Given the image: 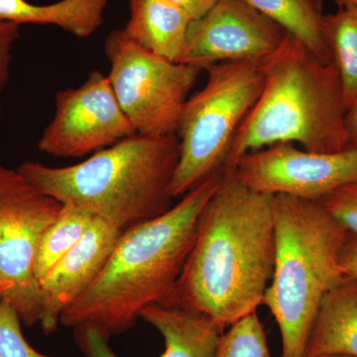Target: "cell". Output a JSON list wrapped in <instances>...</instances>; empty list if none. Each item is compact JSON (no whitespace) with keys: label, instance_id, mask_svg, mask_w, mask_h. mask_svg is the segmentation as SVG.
<instances>
[{"label":"cell","instance_id":"3957f363","mask_svg":"<svg viewBox=\"0 0 357 357\" xmlns=\"http://www.w3.org/2000/svg\"><path fill=\"white\" fill-rule=\"evenodd\" d=\"M178 158L177 136L134 134L75 165L26 161L17 170L59 203L89 211L124 230L172 208Z\"/></svg>","mask_w":357,"mask_h":357},{"label":"cell","instance_id":"4316f807","mask_svg":"<svg viewBox=\"0 0 357 357\" xmlns=\"http://www.w3.org/2000/svg\"><path fill=\"white\" fill-rule=\"evenodd\" d=\"M338 8H357V0H333Z\"/></svg>","mask_w":357,"mask_h":357},{"label":"cell","instance_id":"2e32d148","mask_svg":"<svg viewBox=\"0 0 357 357\" xmlns=\"http://www.w3.org/2000/svg\"><path fill=\"white\" fill-rule=\"evenodd\" d=\"M109 0H60L33 4L27 0H0V21L15 24L57 26L77 38H89L103 24Z\"/></svg>","mask_w":357,"mask_h":357},{"label":"cell","instance_id":"ba28073f","mask_svg":"<svg viewBox=\"0 0 357 357\" xmlns=\"http://www.w3.org/2000/svg\"><path fill=\"white\" fill-rule=\"evenodd\" d=\"M62 204L40 192L17 170L0 165V286L2 300L27 326L40 324L42 293L34 261L42 234Z\"/></svg>","mask_w":357,"mask_h":357},{"label":"cell","instance_id":"cb8c5ba5","mask_svg":"<svg viewBox=\"0 0 357 357\" xmlns=\"http://www.w3.org/2000/svg\"><path fill=\"white\" fill-rule=\"evenodd\" d=\"M340 265L347 278L357 280V236L351 234L340 255Z\"/></svg>","mask_w":357,"mask_h":357},{"label":"cell","instance_id":"ac0fdd59","mask_svg":"<svg viewBox=\"0 0 357 357\" xmlns=\"http://www.w3.org/2000/svg\"><path fill=\"white\" fill-rule=\"evenodd\" d=\"M323 35L347 110L357 98V8H338L324 16Z\"/></svg>","mask_w":357,"mask_h":357},{"label":"cell","instance_id":"5bb4252c","mask_svg":"<svg viewBox=\"0 0 357 357\" xmlns=\"http://www.w3.org/2000/svg\"><path fill=\"white\" fill-rule=\"evenodd\" d=\"M129 20L122 29L133 43L155 55L180 62L192 18L171 0H129Z\"/></svg>","mask_w":357,"mask_h":357},{"label":"cell","instance_id":"83f0119b","mask_svg":"<svg viewBox=\"0 0 357 357\" xmlns=\"http://www.w3.org/2000/svg\"><path fill=\"white\" fill-rule=\"evenodd\" d=\"M312 357H351V356H337V354H333V356H312Z\"/></svg>","mask_w":357,"mask_h":357},{"label":"cell","instance_id":"f1b7e54d","mask_svg":"<svg viewBox=\"0 0 357 357\" xmlns=\"http://www.w3.org/2000/svg\"><path fill=\"white\" fill-rule=\"evenodd\" d=\"M2 296H3V289H2L1 286H0V300L2 299Z\"/></svg>","mask_w":357,"mask_h":357},{"label":"cell","instance_id":"277c9868","mask_svg":"<svg viewBox=\"0 0 357 357\" xmlns=\"http://www.w3.org/2000/svg\"><path fill=\"white\" fill-rule=\"evenodd\" d=\"M262 68L261 93L238 129L225 174L244 154L278 143L321 153L351 148L342 84L332 62H324L289 35Z\"/></svg>","mask_w":357,"mask_h":357},{"label":"cell","instance_id":"8992f818","mask_svg":"<svg viewBox=\"0 0 357 357\" xmlns=\"http://www.w3.org/2000/svg\"><path fill=\"white\" fill-rule=\"evenodd\" d=\"M206 70V84L188 98L178 119L180 158L172 184L174 199L225 174L238 129L264 84L262 64L225 62Z\"/></svg>","mask_w":357,"mask_h":357},{"label":"cell","instance_id":"d4e9b609","mask_svg":"<svg viewBox=\"0 0 357 357\" xmlns=\"http://www.w3.org/2000/svg\"><path fill=\"white\" fill-rule=\"evenodd\" d=\"M188 13L192 20H197L204 15L217 0H171Z\"/></svg>","mask_w":357,"mask_h":357},{"label":"cell","instance_id":"7402d4cb","mask_svg":"<svg viewBox=\"0 0 357 357\" xmlns=\"http://www.w3.org/2000/svg\"><path fill=\"white\" fill-rule=\"evenodd\" d=\"M319 202L338 222L357 236V180L342 185Z\"/></svg>","mask_w":357,"mask_h":357},{"label":"cell","instance_id":"9c48e42d","mask_svg":"<svg viewBox=\"0 0 357 357\" xmlns=\"http://www.w3.org/2000/svg\"><path fill=\"white\" fill-rule=\"evenodd\" d=\"M231 173L255 192L319 202L357 180V149L321 153L278 143L244 154Z\"/></svg>","mask_w":357,"mask_h":357},{"label":"cell","instance_id":"ffe728a7","mask_svg":"<svg viewBox=\"0 0 357 357\" xmlns=\"http://www.w3.org/2000/svg\"><path fill=\"white\" fill-rule=\"evenodd\" d=\"M215 357H271L257 312L229 326L223 333Z\"/></svg>","mask_w":357,"mask_h":357},{"label":"cell","instance_id":"d6986e66","mask_svg":"<svg viewBox=\"0 0 357 357\" xmlns=\"http://www.w3.org/2000/svg\"><path fill=\"white\" fill-rule=\"evenodd\" d=\"M93 218L89 211L62 204L57 218L45 230L37 248L34 272L39 284L81 241Z\"/></svg>","mask_w":357,"mask_h":357},{"label":"cell","instance_id":"7a4b0ae2","mask_svg":"<svg viewBox=\"0 0 357 357\" xmlns=\"http://www.w3.org/2000/svg\"><path fill=\"white\" fill-rule=\"evenodd\" d=\"M222 177L195 188L163 215L124 229L93 285L63 312L61 325L93 326L109 340L133 328L144 307L175 304L199 215Z\"/></svg>","mask_w":357,"mask_h":357},{"label":"cell","instance_id":"30bf717a","mask_svg":"<svg viewBox=\"0 0 357 357\" xmlns=\"http://www.w3.org/2000/svg\"><path fill=\"white\" fill-rule=\"evenodd\" d=\"M136 134L109 83L93 70L81 86L59 91L55 114L38 141L42 153L81 158Z\"/></svg>","mask_w":357,"mask_h":357},{"label":"cell","instance_id":"7c38bea8","mask_svg":"<svg viewBox=\"0 0 357 357\" xmlns=\"http://www.w3.org/2000/svg\"><path fill=\"white\" fill-rule=\"evenodd\" d=\"M122 231L114 223L93 218L81 241L40 283V324L46 335L55 332L63 312L93 285Z\"/></svg>","mask_w":357,"mask_h":357},{"label":"cell","instance_id":"52a82bcc","mask_svg":"<svg viewBox=\"0 0 357 357\" xmlns=\"http://www.w3.org/2000/svg\"><path fill=\"white\" fill-rule=\"evenodd\" d=\"M105 51L109 83L136 134L176 135L181 112L202 70L145 50L122 29L110 33Z\"/></svg>","mask_w":357,"mask_h":357},{"label":"cell","instance_id":"4fadbf2b","mask_svg":"<svg viewBox=\"0 0 357 357\" xmlns=\"http://www.w3.org/2000/svg\"><path fill=\"white\" fill-rule=\"evenodd\" d=\"M140 319L163 337L165 349L160 357H215L225 333L208 314L178 304L150 305L141 311ZM74 330L84 357H119L100 331L88 326Z\"/></svg>","mask_w":357,"mask_h":357},{"label":"cell","instance_id":"9a60e30c","mask_svg":"<svg viewBox=\"0 0 357 357\" xmlns=\"http://www.w3.org/2000/svg\"><path fill=\"white\" fill-rule=\"evenodd\" d=\"M333 354L357 357V280L347 277L324 298L305 357Z\"/></svg>","mask_w":357,"mask_h":357},{"label":"cell","instance_id":"6da1fadb","mask_svg":"<svg viewBox=\"0 0 357 357\" xmlns=\"http://www.w3.org/2000/svg\"><path fill=\"white\" fill-rule=\"evenodd\" d=\"M275 251V197L225 174L199 215L175 304L208 314L225 331L263 305Z\"/></svg>","mask_w":357,"mask_h":357},{"label":"cell","instance_id":"603a6c76","mask_svg":"<svg viewBox=\"0 0 357 357\" xmlns=\"http://www.w3.org/2000/svg\"><path fill=\"white\" fill-rule=\"evenodd\" d=\"M20 35V25L0 21V119H1V95L10 72L14 45Z\"/></svg>","mask_w":357,"mask_h":357},{"label":"cell","instance_id":"e0dca14e","mask_svg":"<svg viewBox=\"0 0 357 357\" xmlns=\"http://www.w3.org/2000/svg\"><path fill=\"white\" fill-rule=\"evenodd\" d=\"M304 45L324 62H331L323 35V0H244Z\"/></svg>","mask_w":357,"mask_h":357},{"label":"cell","instance_id":"5b68a950","mask_svg":"<svg viewBox=\"0 0 357 357\" xmlns=\"http://www.w3.org/2000/svg\"><path fill=\"white\" fill-rule=\"evenodd\" d=\"M349 236L321 202L275 196V265L263 305L280 330L281 357H305L324 298L345 278L340 255Z\"/></svg>","mask_w":357,"mask_h":357},{"label":"cell","instance_id":"484cf974","mask_svg":"<svg viewBox=\"0 0 357 357\" xmlns=\"http://www.w3.org/2000/svg\"><path fill=\"white\" fill-rule=\"evenodd\" d=\"M345 130L349 137V147L357 149V98L347 110Z\"/></svg>","mask_w":357,"mask_h":357},{"label":"cell","instance_id":"44dd1931","mask_svg":"<svg viewBox=\"0 0 357 357\" xmlns=\"http://www.w3.org/2000/svg\"><path fill=\"white\" fill-rule=\"evenodd\" d=\"M21 323L17 312L0 300V357H53L33 349L23 335Z\"/></svg>","mask_w":357,"mask_h":357},{"label":"cell","instance_id":"8fae6325","mask_svg":"<svg viewBox=\"0 0 357 357\" xmlns=\"http://www.w3.org/2000/svg\"><path fill=\"white\" fill-rule=\"evenodd\" d=\"M289 35L244 0H217L208 13L192 21L178 63L202 70L225 62L263 64Z\"/></svg>","mask_w":357,"mask_h":357}]
</instances>
